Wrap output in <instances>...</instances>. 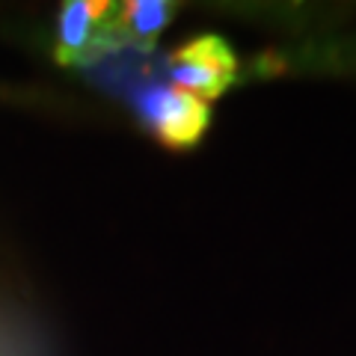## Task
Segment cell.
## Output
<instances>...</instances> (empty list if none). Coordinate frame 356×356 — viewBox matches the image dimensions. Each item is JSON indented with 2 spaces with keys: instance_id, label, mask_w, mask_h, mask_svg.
I'll return each instance as SVG.
<instances>
[{
  "instance_id": "cell-4",
  "label": "cell",
  "mask_w": 356,
  "mask_h": 356,
  "mask_svg": "<svg viewBox=\"0 0 356 356\" xmlns=\"http://www.w3.org/2000/svg\"><path fill=\"white\" fill-rule=\"evenodd\" d=\"M172 15L175 3H166V0H131L116 9V36L140 48H152Z\"/></svg>"
},
{
  "instance_id": "cell-2",
  "label": "cell",
  "mask_w": 356,
  "mask_h": 356,
  "mask_svg": "<svg viewBox=\"0 0 356 356\" xmlns=\"http://www.w3.org/2000/svg\"><path fill=\"white\" fill-rule=\"evenodd\" d=\"M140 119L166 149H191L202 140V134L211 125V110L196 95L175 86L154 83L143 89L140 95Z\"/></svg>"
},
{
  "instance_id": "cell-1",
  "label": "cell",
  "mask_w": 356,
  "mask_h": 356,
  "mask_svg": "<svg viewBox=\"0 0 356 356\" xmlns=\"http://www.w3.org/2000/svg\"><path fill=\"white\" fill-rule=\"evenodd\" d=\"M175 89L196 95L199 102H214L238 77V57L220 36H196L175 48L166 63Z\"/></svg>"
},
{
  "instance_id": "cell-3",
  "label": "cell",
  "mask_w": 356,
  "mask_h": 356,
  "mask_svg": "<svg viewBox=\"0 0 356 356\" xmlns=\"http://www.w3.org/2000/svg\"><path fill=\"white\" fill-rule=\"evenodd\" d=\"M116 9L104 0H72L63 3L57 21V60L63 65L92 60L116 39Z\"/></svg>"
}]
</instances>
